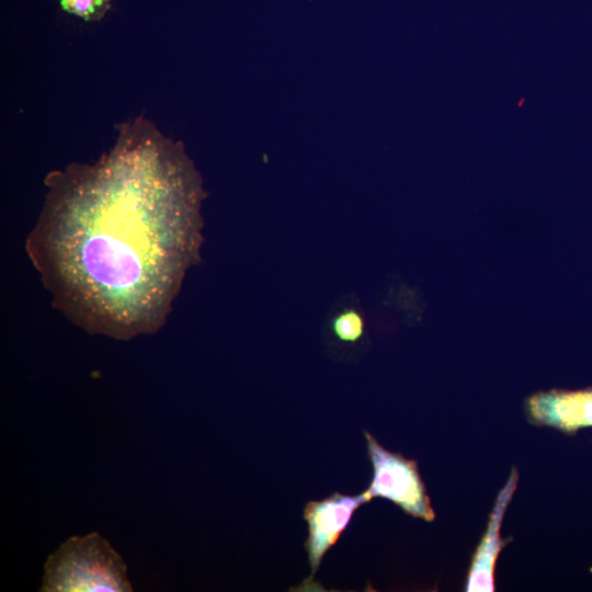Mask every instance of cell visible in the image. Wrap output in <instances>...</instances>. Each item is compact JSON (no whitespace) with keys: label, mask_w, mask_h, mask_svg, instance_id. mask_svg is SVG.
Returning <instances> with one entry per match:
<instances>
[{"label":"cell","mask_w":592,"mask_h":592,"mask_svg":"<svg viewBox=\"0 0 592 592\" xmlns=\"http://www.w3.org/2000/svg\"><path fill=\"white\" fill-rule=\"evenodd\" d=\"M190 173L163 152L117 148L56 177L27 251L76 323L116 339L161 326L201 246Z\"/></svg>","instance_id":"cell-1"},{"label":"cell","mask_w":592,"mask_h":592,"mask_svg":"<svg viewBox=\"0 0 592 592\" xmlns=\"http://www.w3.org/2000/svg\"><path fill=\"white\" fill-rule=\"evenodd\" d=\"M331 327L340 341L355 343L364 334L365 321L357 310L349 308L333 318Z\"/></svg>","instance_id":"cell-7"},{"label":"cell","mask_w":592,"mask_h":592,"mask_svg":"<svg viewBox=\"0 0 592 592\" xmlns=\"http://www.w3.org/2000/svg\"><path fill=\"white\" fill-rule=\"evenodd\" d=\"M112 0H59L61 8L84 21H98L111 8Z\"/></svg>","instance_id":"cell-8"},{"label":"cell","mask_w":592,"mask_h":592,"mask_svg":"<svg viewBox=\"0 0 592 592\" xmlns=\"http://www.w3.org/2000/svg\"><path fill=\"white\" fill-rule=\"evenodd\" d=\"M517 469L512 467L505 485L497 496L489 514L487 527L471 557L465 583V591L467 592H492L494 590V567L497 559L502 548L512 540V537H501V525L504 513L517 487Z\"/></svg>","instance_id":"cell-6"},{"label":"cell","mask_w":592,"mask_h":592,"mask_svg":"<svg viewBox=\"0 0 592 592\" xmlns=\"http://www.w3.org/2000/svg\"><path fill=\"white\" fill-rule=\"evenodd\" d=\"M41 592H130L122 557L98 533L72 536L44 565Z\"/></svg>","instance_id":"cell-2"},{"label":"cell","mask_w":592,"mask_h":592,"mask_svg":"<svg viewBox=\"0 0 592 592\" xmlns=\"http://www.w3.org/2000/svg\"><path fill=\"white\" fill-rule=\"evenodd\" d=\"M524 409L531 424L573 435L592 426V387L539 391L525 399Z\"/></svg>","instance_id":"cell-5"},{"label":"cell","mask_w":592,"mask_h":592,"mask_svg":"<svg viewBox=\"0 0 592 592\" xmlns=\"http://www.w3.org/2000/svg\"><path fill=\"white\" fill-rule=\"evenodd\" d=\"M367 455L373 467V477L365 490L368 499L384 498L398 505L405 513L432 522L435 512L431 505L418 463L382 446L364 431Z\"/></svg>","instance_id":"cell-3"},{"label":"cell","mask_w":592,"mask_h":592,"mask_svg":"<svg viewBox=\"0 0 592 592\" xmlns=\"http://www.w3.org/2000/svg\"><path fill=\"white\" fill-rule=\"evenodd\" d=\"M369 501L363 491L357 496L334 492L322 500L306 503L304 520L308 524V537L305 549L310 565L307 581L314 579L323 556L337 544L357 508Z\"/></svg>","instance_id":"cell-4"}]
</instances>
